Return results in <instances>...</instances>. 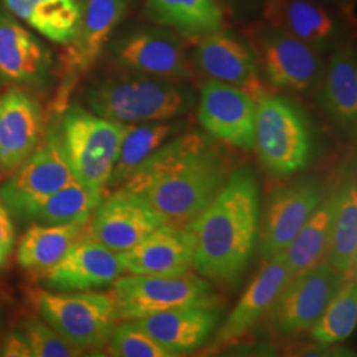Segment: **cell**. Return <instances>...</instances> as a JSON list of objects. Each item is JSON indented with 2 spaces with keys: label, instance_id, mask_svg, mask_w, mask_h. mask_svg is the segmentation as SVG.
<instances>
[{
  "label": "cell",
  "instance_id": "obj_1",
  "mask_svg": "<svg viewBox=\"0 0 357 357\" xmlns=\"http://www.w3.org/2000/svg\"><path fill=\"white\" fill-rule=\"evenodd\" d=\"M259 209L255 171L233 169L216 199L188 225L195 237L193 268L200 277L224 286L240 283L255 253Z\"/></svg>",
  "mask_w": 357,
  "mask_h": 357
},
{
  "label": "cell",
  "instance_id": "obj_2",
  "mask_svg": "<svg viewBox=\"0 0 357 357\" xmlns=\"http://www.w3.org/2000/svg\"><path fill=\"white\" fill-rule=\"evenodd\" d=\"M85 100L94 114L121 123H141L190 114L196 105V94L185 81L126 70L93 82Z\"/></svg>",
  "mask_w": 357,
  "mask_h": 357
},
{
  "label": "cell",
  "instance_id": "obj_3",
  "mask_svg": "<svg viewBox=\"0 0 357 357\" xmlns=\"http://www.w3.org/2000/svg\"><path fill=\"white\" fill-rule=\"evenodd\" d=\"M126 125L73 105L54 126L73 178L98 202L106 191Z\"/></svg>",
  "mask_w": 357,
  "mask_h": 357
},
{
  "label": "cell",
  "instance_id": "obj_4",
  "mask_svg": "<svg viewBox=\"0 0 357 357\" xmlns=\"http://www.w3.org/2000/svg\"><path fill=\"white\" fill-rule=\"evenodd\" d=\"M230 172L225 153L216 146L159 178L139 195L167 224L188 227L216 199Z\"/></svg>",
  "mask_w": 357,
  "mask_h": 357
},
{
  "label": "cell",
  "instance_id": "obj_5",
  "mask_svg": "<svg viewBox=\"0 0 357 357\" xmlns=\"http://www.w3.org/2000/svg\"><path fill=\"white\" fill-rule=\"evenodd\" d=\"M311 149L310 121L298 103L268 91L257 98L253 150L268 174L286 178L302 171Z\"/></svg>",
  "mask_w": 357,
  "mask_h": 357
},
{
  "label": "cell",
  "instance_id": "obj_6",
  "mask_svg": "<svg viewBox=\"0 0 357 357\" xmlns=\"http://www.w3.org/2000/svg\"><path fill=\"white\" fill-rule=\"evenodd\" d=\"M110 296L116 320H138L155 314L187 308L216 306L213 287L203 277L130 274L113 282Z\"/></svg>",
  "mask_w": 357,
  "mask_h": 357
},
{
  "label": "cell",
  "instance_id": "obj_7",
  "mask_svg": "<svg viewBox=\"0 0 357 357\" xmlns=\"http://www.w3.org/2000/svg\"><path fill=\"white\" fill-rule=\"evenodd\" d=\"M31 299L41 319L82 351L101 349L114 331L110 294L36 290Z\"/></svg>",
  "mask_w": 357,
  "mask_h": 357
},
{
  "label": "cell",
  "instance_id": "obj_8",
  "mask_svg": "<svg viewBox=\"0 0 357 357\" xmlns=\"http://www.w3.org/2000/svg\"><path fill=\"white\" fill-rule=\"evenodd\" d=\"M250 47L270 86L296 94L318 91L324 72L321 53L280 26L257 28Z\"/></svg>",
  "mask_w": 357,
  "mask_h": 357
},
{
  "label": "cell",
  "instance_id": "obj_9",
  "mask_svg": "<svg viewBox=\"0 0 357 357\" xmlns=\"http://www.w3.org/2000/svg\"><path fill=\"white\" fill-rule=\"evenodd\" d=\"M345 280L343 273L321 259L290 280L268 310L270 323L282 336H298L311 330Z\"/></svg>",
  "mask_w": 357,
  "mask_h": 357
},
{
  "label": "cell",
  "instance_id": "obj_10",
  "mask_svg": "<svg viewBox=\"0 0 357 357\" xmlns=\"http://www.w3.org/2000/svg\"><path fill=\"white\" fill-rule=\"evenodd\" d=\"M115 61L125 70L174 81L192 75L185 44L165 26L139 28L119 38L113 48Z\"/></svg>",
  "mask_w": 357,
  "mask_h": 357
},
{
  "label": "cell",
  "instance_id": "obj_11",
  "mask_svg": "<svg viewBox=\"0 0 357 357\" xmlns=\"http://www.w3.org/2000/svg\"><path fill=\"white\" fill-rule=\"evenodd\" d=\"M91 216L89 237L114 253L131 249L167 224L142 195L125 188L102 197Z\"/></svg>",
  "mask_w": 357,
  "mask_h": 357
},
{
  "label": "cell",
  "instance_id": "obj_12",
  "mask_svg": "<svg viewBox=\"0 0 357 357\" xmlns=\"http://www.w3.org/2000/svg\"><path fill=\"white\" fill-rule=\"evenodd\" d=\"M255 114L257 101L245 90L211 78L202 85L197 118L213 139L252 151Z\"/></svg>",
  "mask_w": 357,
  "mask_h": 357
},
{
  "label": "cell",
  "instance_id": "obj_13",
  "mask_svg": "<svg viewBox=\"0 0 357 357\" xmlns=\"http://www.w3.org/2000/svg\"><path fill=\"white\" fill-rule=\"evenodd\" d=\"M75 181L57 138L56 128H48L44 141L26 160L13 169L0 188V199L11 213L52 195Z\"/></svg>",
  "mask_w": 357,
  "mask_h": 357
},
{
  "label": "cell",
  "instance_id": "obj_14",
  "mask_svg": "<svg viewBox=\"0 0 357 357\" xmlns=\"http://www.w3.org/2000/svg\"><path fill=\"white\" fill-rule=\"evenodd\" d=\"M320 180L305 178L277 188L268 197L261 227V257L284 252L323 197Z\"/></svg>",
  "mask_w": 357,
  "mask_h": 357
},
{
  "label": "cell",
  "instance_id": "obj_15",
  "mask_svg": "<svg viewBox=\"0 0 357 357\" xmlns=\"http://www.w3.org/2000/svg\"><path fill=\"white\" fill-rule=\"evenodd\" d=\"M191 60L205 76L245 90L255 101L266 93L250 44L224 29L200 38Z\"/></svg>",
  "mask_w": 357,
  "mask_h": 357
},
{
  "label": "cell",
  "instance_id": "obj_16",
  "mask_svg": "<svg viewBox=\"0 0 357 357\" xmlns=\"http://www.w3.org/2000/svg\"><path fill=\"white\" fill-rule=\"evenodd\" d=\"M122 273L116 253L91 237H81L56 265L44 271L43 283L53 291H89L113 284Z\"/></svg>",
  "mask_w": 357,
  "mask_h": 357
},
{
  "label": "cell",
  "instance_id": "obj_17",
  "mask_svg": "<svg viewBox=\"0 0 357 357\" xmlns=\"http://www.w3.org/2000/svg\"><path fill=\"white\" fill-rule=\"evenodd\" d=\"M195 237L188 227L165 224L131 249L116 253L123 271L141 275H184L193 268Z\"/></svg>",
  "mask_w": 357,
  "mask_h": 357
},
{
  "label": "cell",
  "instance_id": "obj_18",
  "mask_svg": "<svg viewBox=\"0 0 357 357\" xmlns=\"http://www.w3.org/2000/svg\"><path fill=\"white\" fill-rule=\"evenodd\" d=\"M290 280L291 274L284 252L268 258L218 328L213 347L229 344L250 331L255 323L268 314Z\"/></svg>",
  "mask_w": 357,
  "mask_h": 357
},
{
  "label": "cell",
  "instance_id": "obj_19",
  "mask_svg": "<svg viewBox=\"0 0 357 357\" xmlns=\"http://www.w3.org/2000/svg\"><path fill=\"white\" fill-rule=\"evenodd\" d=\"M43 137V112L26 91L10 89L0 98V171L13 172Z\"/></svg>",
  "mask_w": 357,
  "mask_h": 357
},
{
  "label": "cell",
  "instance_id": "obj_20",
  "mask_svg": "<svg viewBox=\"0 0 357 357\" xmlns=\"http://www.w3.org/2000/svg\"><path fill=\"white\" fill-rule=\"evenodd\" d=\"M130 0H81V17L75 38L66 44L64 66L72 76L96 63L115 28L128 13Z\"/></svg>",
  "mask_w": 357,
  "mask_h": 357
},
{
  "label": "cell",
  "instance_id": "obj_21",
  "mask_svg": "<svg viewBox=\"0 0 357 357\" xmlns=\"http://www.w3.org/2000/svg\"><path fill=\"white\" fill-rule=\"evenodd\" d=\"M320 106L339 132L355 139L357 131V63L351 45L337 47L324 66L319 88Z\"/></svg>",
  "mask_w": 357,
  "mask_h": 357
},
{
  "label": "cell",
  "instance_id": "obj_22",
  "mask_svg": "<svg viewBox=\"0 0 357 357\" xmlns=\"http://www.w3.org/2000/svg\"><path fill=\"white\" fill-rule=\"evenodd\" d=\"M218 321L220 311L216 306L178 308L135 320L143 331L175 356L193 352L204 345Z\"/></svg>",
  "mask_w": 357,
  "mask_h": 357
},
{
  "label": "cell",
  "instance_id": "obj_23",
  "mask_svg": "<svg viewBox=\"0 0 357 357\" xmlns=\"http://www.w3.org/2000/svg\"><path fill=\"white\" fill-rule=\"evenodd\" d=\"M52 57L26 28L0 13V79L11 84H38L48 76Z\"/></svg>",
  "mask_w": 357,
  "mask_h": 357
},
{
  "label": "cell",
  "instance_id": "obj_24",
  "mask_svg": "<svg viewBox=\"0 0 357 357\" xmlns=\"http://www.w3.org/2000/svg\"><path fill=\"white\" fill-rule=\"evenodd\" d=\"M268 20L317 51L331 50L340 36L339 22L319 0H268Z\"/></svg>",
  "mask_w": 357,
  "mask_h": 357
},
{
  "label": "cell",
  "instance_id": "obj_25",
  "mask_svg": "<svg viewBox=\"0 0 357 357\" xmlns=\"http://www.w3.org/2000/svg\"><path fill=\"white\" fill-rule=\"evenodd\" d=\"M324 259L347 278L355 277L357 264V180L355 163L345 168L335 188L331 234Z\"/></svg>",
  "mask_w": 357,
  "mask_h": 357
},
{
  "label": "cell",
  "instance_id": "obj_26",
  "mask_svg": "<svg viewBox=\"0 0 357 357\" xmlns=\"http://www.w3.org/2000/svg\"><path fill=\"white\" fill-rule=\"evenodd\" d=\"M146 13L156 26L183 38H202L224 29L220 0H146Z\"/></svg>",
  "mask_w": 357,
  "mask_h": 357
},
{
  "label": "cell",
  "instance_id": "obj_27",
  "mask_svg": "<svg viewBox=\"0 0 357 357\" xmlns=\"http://www.w3.org/2000/svg\"><path fill=\"white\" fill-rule=\"evenodd\" d=\"M183 128L184 123L176 119L128 123L106 191L121 188L147 158Z\"/></svg>",
  "mask_w": 357,
  "mask_h": 357
},
{
  "label": "cell",
  "instance_id": "obj_28",
  "mask_svg": "<svg viewBox=\"0 0 357 357\" xmlns=\"http://www.w3.org/2000/svg\"><path fill=\"white\" fill-rule=\"evenodd\" d=\"M215 147L216 144L213 138L208 134L197 131L181 134L175 139L166 142L150 158H147L121 188L142 193L159 178Z\"/></svg>",
  "mask_w": 357,
  "mask_h": 357
},
{
  "label": "cell",
  "instance_id": "obj_29",
  "mask_svg": "<svg viewBox=\"0 0 357 357\" xmlns=\"http://www.w3.org/2000/svg\"><path fill=\"white\" fill-rule=\"evenodd\" d=\"M6 8L40 35L66 45L76 36L81 7L77 0H3Z\"/></svg>",
  "mask_w": 357,
  "mask_h": 357
},
{
  "label": "cell",
  "instance_id": "obj_30",
  "mask_svg": "<svg viewBox=\"0 0 357 357\" xmlns=\"http://www.w3.org/2000/svg\"><path fill=\"white\" fill-rule=\"evenodd\" d=\"M86 225L85 221L64 225L33 224L19 243L17 264L26 270H48L82 237Z\"/></svg>",
  "mask_w": 357,
  "mask_h": 357
},
{
  "label": "cell",
  "instance_id": "obj_31",
  "mask_svg": "<svg viewBox=\"0 0 357 357\" xmlns=\"http://www.w3.org/2000/svg\"><path fill=\"white\" fill-rule=\"evenodd\" d=\"M98 200L76 180L64 188L19 209L13 216L41 225L89 222Z\"/></svg>",
  "mask_w": 357,
  "mask_h": 357
},
{
  "label": "cell",
  "instance_id": "obj_32",
  "mask_svg": "<svg viewBox=\"0 0 357 357\" xmlns=\"http://www.w3.org/2000/svg\"><path fill=\"white\" fill-rule=\"evenodd\" d=\"M335 208V190L323 195L303 228L284 250L291 280L317 265L327 252Z\"/></svg>",
  "mask_w": 357,
  "mask_h": 357
},
{
  "label": "cell",
  "instance_id": "obj_33",
  "mask_svg": "<svg viewBox=\"0 0 357 357\" xmlns=\"http://www.w3.org/2000/svg\"><path fill=\"white\" fill-rule=\"evenodd\" d=\"M356 278H347L311 328L312 339L320 347H331L347 340L356 328Z\"/></svg>",
  "mask_w": 357,
  "mask_h": 357
},
{
  "label": "cell",
  "instance_id": "obj_34",
  "mask_svg": "<svg viewBox=\"0 0 357 357\" xmlns=\"http://www.w3.org/2000/svg\"><path fill=\"white\" fill-rule=\"evenodd\" d=\"M23 335L33 357L82 356L84 351L68 342L51 326L38 318H26L20 324Z\"/></svg>",
  "mask_w": 357,
  "mask_h": 357
},
{
  "label": "cell",
  "instance_id": "obj_35",
  "mask_svg": "<svg viewBox=\"0 0 357 357\" xmlns=\"http://www.w3.org/2000/svg\"><path fill=\"white\" fill-rule=\"evenodd\" d=\"M109 355L115 357H176L158 344L135 320L115 326L109 340Z\"/></svg>",
  "mask_w": 357,
  "mask_h": 357
},
{
  "label": "cell",
  "instance_id": "obj_36",
  "mask_svg": "<svg viewBox=\"0 0 357 357\" xmlns=\"http://www.w3.org/2000/svg\"><path fill=\"white\" fill-rule=\"evenodd\" d=\"M16 241V229L7 205L0 199V270L6 268L13 255Z\"/></svg>",
  "mask_w": 357,
  "mask_h": 357
},
{
  "label": "cell",
  "instance_id": "obj_37",
  "mask_svg": "<svg viewBox=\"0 0 357 357\" xmlns=\"http://www.w3.org/2000/svg\"><path fill=\"white\" fill-rule=\"evenodd\" d=\"M0 355L7 357H31L32 352L20 331L11 332L0 349Z\"/></svg>",
  "mask_w": 357,
  "mask_h": 357
},
{
  "label": "cell",
  "instance_id": "obj_38",
  "mask_svg": "<svg viewBox=\"0 0 357 357\" xmlns=\"http://www.w3.org/2000/svg\"><path fill=\"white\" fill-rule=\"evenodd\" d=\"M220 3L225 4L234 16H246L258 7L259 0H220Z\"/></svg>",
  "mask_w": 357,
  "mask_h": 357
}]
</instances>
